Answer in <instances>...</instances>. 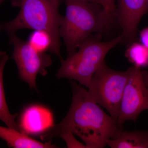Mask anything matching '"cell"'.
Returning a JSON list of instances; mask_svg holds the SVG:
<instances>
[{"mask_svg": "<svg viewBox=\"0 0 148 148\" xmlns=\"http://www.w3.org/2000/svg\"><path fill=\"white\" fill-rule=\"evenodd\" d=\"M71 86L73 98L67 115L41 138L49 140L59 137L66 141L68 147H79L81 143L75 138V135L84 142L86 148H105L108 140L119 137L123 126L92 101L81 84L72 81Z\"/></svg>", "mask_w": 148, "mask_h": 148, "instance_id": "6da1fadb", "label": "cell"}, {"mask_svg": "<svg viewBox=\"0 0 148 148\" xmlns=\"http://www.w3.org/2000/svg\"><path fill=\"white\" fill-rule=\"evenodd\" d=\"M65 3L66 13L59 34L69 58L88 37L108 27L115 14L97 3L84 0H65Z\"/></svg>", "mask_w": 148, "mask_h": 148, "instance_id": "7a4b0ae2", "label": "cell"}, {"mask_svg": "<svg viewBox=\"0 0 148 148\" xmlns=\"http://www.w3.org/2000/svg\"><path fill=\"white\" fill-rule=\"evenodd\" d=\"M61 0H22L19 13L11 21L2 23L0 28L8 35L22 29L41 30L48 32L52 39L51 53L61 55L59 29L64 16L59 12Z\"/></svg>", "mask_w": 148, "mask_h": 148, "instance_id": "3957f363", "label": "cell"}, {"mask_svg": "<svg viewBox=\"0 0 148 148\" xmlns=\"http://www.w3.org/2000/svg\"><path fill=\"white\" fill-rule=\"evenodd\" d=\"M123 39L121 34L111 40L102 41L98 36L91 35L80 45L75 54L60 60L61 66L56 77L77 81L88 88L92 76L105 61L107 53Z\"/></svg>", "mask_w": 148, "mask_h": 148, "instance_id": "277c9868", "label": "cell"}, {"mask_svg": "<svg viewBox=\"0 0 148 148\" xmlns=\"http://www.w3.org/2000/svg\"><path fill=\"white\" fill-rule=\"evenodd\" d=\"M130 72L110 69L104 61L92 76L87 90L90 98L106 108L117 121L125 88Z\"/></svg>", "mask_w": 148, "mask_h": 148, "instance_id": "5b68a950", "label": "cell"}, {"mask_svg": "<svg viewBox=\"0 0 148 148\" xmlns=\"http://www.w3.org/2000/svg\"><path fill=\"white\" fill-rule=\"evenodd\" d=\"M9 37L13 46L12 58L18 68L19 77L31 88L36 89L37 76L47 75L46 69L52 64L51 56L47 52L37 51L28 41L18 38L16 34Z\"/></svg>", "mask_w": 148, "mask_h": 148, "instance_id": "8992f818", "label": "cell"}, {"mask_svg": "<svg viewBox=\"0 0 148 148\" xmlns=\"http://www.w3.org/2000/svg\"><path fill=\"white\" fill-rule=\"evenodd\" d=\"M145 110H148V86L144 82L141 68L134 66L130 68L117 122L123 126L126 121H136Z\"/></svg>", "mask_w": 148, "mask_h": 148, "instance_id": "52a82bcc", "label": "cell"}, {"mask_svg": "<svg viewBox=\"0 0 148 148\" xmlns=\"http://www.w3.org/2000/svg\"><path fill=\"white\" fill-rule=\"evenodd\" d=\"M117 3L115 15L122 29L123 39L127 42H133L140 20L148 12V1L117 0Z\"/></svg>", "mask_w": 148, "mask_h": 148, "instance_id": "ba28073f", "label": "cell"}, {"mask_svg": "<svg viewBox=\"0 0 148 148\" xmlns=\"http://www.w3.org/2000/svg\"><path fill=\"white\" fill-rule=\"evenodd\" d=\"M21 132L27 135H37L46 132L54 126L52 113L47 108L32 105L25 109L19 124Z\"/></svg>", "mask_w": 148, "mask_h": 148, "instance_id": "9c48e42d", "label": "cell"}, {"mask_svg": "<svg viewBox=\"0 0 148 148\" xmlns=\"http://www.w3.org/2000/svg\"><path fill=\"white\" fill-rule=\"evenodd\" d=\"M0 137L9 147L15 148H52L56 146L51 141L44 143L30 138L28 135L16 130L1 126Z\"/></svg>", "mask_w": 148, "mask_h": 148, "instance_id": "30bf717a", "label": "cell"}, {"mask_svg": "<svg viewBox=\"0 0 148 148\" xmlns=\"http://www.w3.org/2000/svg\"><path fill=\"white\" fill-rule=\"evenodd\" d=\"M112 148H148V130L123 131L118 138L107 141Z\"/></svg>", "mask_w": 148, "mask_h": 148, "instance_id": "8fae6325", "label": "cell"}, {"mask_svg": "<svg viewBox=\"0 0 148 148\" xmlns=\"http://www.w3.org/2000/svg\"><path fill=\"white\" fill-rule=\"evenodd\" d=\"M8 59V56L5 51H1L0 53V119L5 123L8 127L21 132L19 124L15 121L17 114H10L6 101L3 84V72L6 63Z\"/></svg>", "mask_w": 148, "mask_h": 148, "instance_id": "7c38bea8", "label": "cell"}, {"mask_svg": "<svg viewBox=\"0 0 148 148\" xmlns=\"http://www.w3.org/2000/svg\"><path fill=\"white\" fill-rule=\"evenodd\" d=\"M32 47L40 52L51 53L53 47V41L48 32L41 30L34 31L29 36L27 41Z\"/></svg>", "mask_w": 148, "mask_h": 148, "instance_id": "4fadbf2b", "label": "cell"}, {"mask_svg": "<svg viewBox=\"0 0 148 148\" xmlns=\"http://www.w3.org/2000/svg\"><path fill=\"white\" fill-rule=\"evenodd\" d=\"M125 55L134 66L141 68L148 65V49L143 44L133 43L127 49Z\"/></svg>", "mask_w": 148, "mask_h": 148, "instance_id": "5bb4252c", "label": "cell"}, {"mask_svg": "<svg viewBox=\"0 0 148 148\" xmlns=\"http://www.w3.org/2000/svg\"><path fill=\"white\" fill-rule=\"evenodd\" d=\"M104 3V8L106 10L114 14L116 7L115 5L116 0H103Z\"/></svg>", "mask_w": 148, "mask_h": 148, "instance_id": "9a60e30c", "label": "cell"}, {"mask_svg": "<svg viewBox=\"0 0 148 148\" xmlns=\"http://www.w3.org/2000/svg\"><path fill=\"white\" fill-rule=\"evenodd\" d=\"M140 37L142 44L148 49V28L144 29L141 32Z\"/></svg>", "mask_w": 148, "mask_h": 148, "instance_id": "2e32d148", "label": "cell"}, {"mask_svg": "<svg viewBox=\"0 0 148 148\" xmlns=\"http://www.w3.org/2000/svg\"><path fill=\"white\" fill-rule=\"evenodd\" d=\"M7 0H0V3L2 4L4 2ZM11 3L12 5L15 7L20 8L22 0H10Z\"/></svg>", "mask_w": 148, "mask_h": 148, "instance_id": "e0dca14e", "label": "cell"}, {"mask_svg": "<svg viewBox=\"0 0 148 148\" xmlns=\"http://www.w3.org/2000/svg\"><path fill=\"white\" fill-rule=\"evenodd\" d=\"M142 74L144 82L146 85L148 86V72L142 71Z\"/></svg>", "mask_w": 148, "mask_h": 148, "instance_id": "ac0fdd59", "label": "cell"}, {"mask_svg": "<svg viewBox=\"0 0 148 148\" xmlns=\"http://www.w3.org/2000/svg\"><path fill=\"white\" fill-rule=\"evenodd\" d=\"M84 1H88L92 2L97 3L103 6L104 7V3L103 0H84Z\"/></svg>", "mask_w": 148, "mask_h": 148, "instance_id": "d6986e66", "label": "cell"}, {"mask_svg": "<svg viewBox=\"0 0 148 148\" xmlns=\"http://www.w3.org/2000/svg\"><path fill=\"white\" fill-rule=\"evenodd\" d=\"M147 1H148V0H147Z\"/></svg>", "mask_w": 148, "mask_h": 148, "instance_id": "ffe728a7", "label": "cell"}]
</instances>
